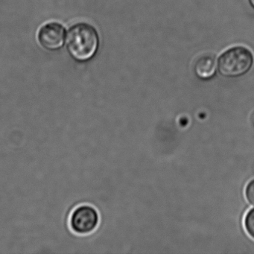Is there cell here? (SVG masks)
<instances>
[{"label":"cell","mask_w":254,"mask_h":254,"mask_svg":"<svg viewBox=\"0 0 254 254\" xmlns=\"http://www.w3.org/2000/svg\"><path fill=\"white\" fill-rule=\"evenodd\" d=\"M66 47L72 59L81 63L88 62L96 56L99 50V35L90 25L78 23L68 31Z\"/></svg>","instance_id":"1"},{"label":"cell","mask_w":254,"mask_h":254,"mask_svg":"<svg viewBox=\"0 0 254 254\" xmlns=\"http://www.w3.org/2000/svg\"><path fill=\"white\" fill-rule=\"evenodd\" d=\"M254 58L248 49L236 47L223 53L218 60V67L223 76H242L249 72L254 65Z\"/></svg>","instance_id":"2"},{"label":"cell","mask_w":254,"mask_h":254,"mask_svg":"<svg viewBox=\"0 0 254 254\" xmlns=\"http://www.w3.org/2000/svg\"><path fill=\"white\" fill-rule=\"evenodd\" d=\"M99 221V214L96 209L88 205H83L72 212L70 227L78 234H88L96 230Z\"/></svg>","instance_id":"3"},{"label":"cell","mask_w":254,"mask_h":254,"mask_svg":"<svg viewBox=\"0 0 254 254\" xmlns=\"http://www.w3.org/2000/svg\"><path fill=\"white\" fill-rule=\"evenodd\" d=\"M66 36V30L62 25L50 23L41 28L38 39L43 48L48 51H57L64 45Z\"/></svg>","instance_id":"4"},{"label":"cell","mask_w":254,"mask_h":254,"mask_svg":"<svg viewBox=\"0 0 254 254\" xmlns=\"http://www.w3.org/2000/svg\"><path fill=\"white\" fill-rule=\"evenodd\" d=\"M217 66L218 63L215 56L206 55L197 61L194 65V72L201 79H209L215 75Z\"/></svg>","instance_id":"5"},{"label":"cell","mask_w":254,"mask_h":254,"mask_svg":"<svg viewBox=\"0 0 254 254\" xmlns=\"http://www.w3.org/2000/svg\"><path fill=\"white\" fill-rule=\"evenodd\" d=\"M244 225L248 234L254 239V208L247 212L244 220Z\"/></svg>","instance_id":"6"},{"label":"cell","mask_w":254,"mask_h":254,"mask_svg":"<svg viewBox=\"0 0 254 254\" xmlns=\"http://www.w3.org/2000/svg\"><path fill=\"white\" fill-rule=\"evenodd\" d=\"M245 197L248 201L254 206V179L251 180L245 188Z\"/></svg>","instance_id":"7"},{"label":"cell","mask_w":254,"mask_h":254,"mask_svg":"<svg viewBox=\"0 0 254 254\" xmlns=\"http://www.w3.org/2000/svg\"><path fill=\"white\" fill-rule=\"evenodd\" d=\"M251 123H252L253 126L254 127V111L251 114Z\"/></svg>","instance_id":"8"},{"label":"cell","mask_w":254,"mask_h":254,"mask_svg":"<svg viewBox=\"0 0 254 254\" xmlns=\"http://www.w3.org/2000/svg\"><path fill=\"white\" fill-rule=\"evenodd\" d=\"M249 2L251 6H252L253 8L254 9V0H249Z\"/></svg>","instance_id":"9"}]
</instances>
